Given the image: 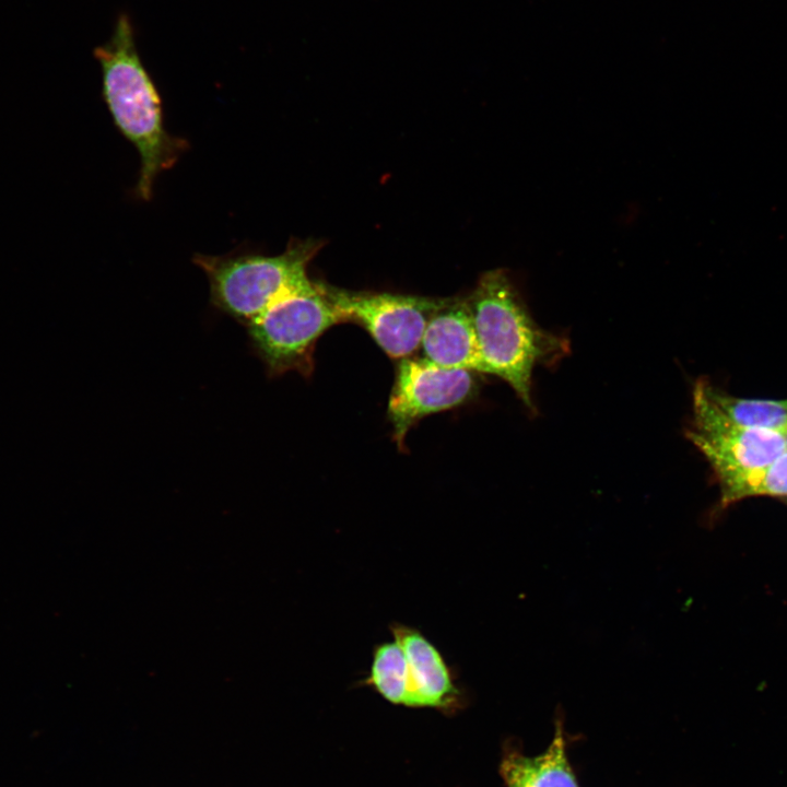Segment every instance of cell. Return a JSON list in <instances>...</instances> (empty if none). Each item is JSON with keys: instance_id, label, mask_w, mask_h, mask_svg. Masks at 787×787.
Segmentation results:
<instances>
[{"instance_id": "8", "label": "cell", "mask_w": 787, "mask_h": 787, "mask_svg": "<svg viewBox=\"0 0 787 787\" xmlns=\"http://www.w3.org/2000/svg\"><path fill=\"white\" fill-rule=\"evenodd\" d=\"M393 639L407 660V703L409 708H433L450 715L466 702L456 672L439 649L412 625L393 621L389 624Z\"/></svg>"}, {"instance_id": "9", "label": "cell", "mask_w": 787, "mask_h": 787, "mask_svg": "<svg viewBox=\"0 0 787 787\" xmlns=\"http://www.w3.org/2000/svg\"><path fill=\"white\" fill-rule=\"evenodd\" d=\"M420 349L423 357L443 367L484 373L466 298H444L426 325Z\"/></svg>"}, {"instance_id": "14", "label": "cell", "mask_w": 787, "mask_h": 787, "mask_svg": "<svg viewBox=\"0 0 787 787\" xmlns=\"http://www.w3.org/2000/svg\"><path fill=\"white\" fill-rule=\"evenodd\" d=\"M784 436H785V446H786V450H787V431L784 433Z\"/></svg>"}, {"instance_id": "3", "label": "cell", "mask_w": 787, "mask_h": 787, "mask_svg": "<svg viewBox=\"0 0 787 787\" xmlns=\"http://www.w3.org/2000/svg\"><path fill=\"white\" fill-rule=\"evenodd\" d=\"M320 247L315 239H296L275 256L196 254L192 261L207 275L212 306L246 327L283 294L309 280L307 266Z\"/></svg>"}, {"instance_id": "6", "label": "cell", "mask_w": 787, "mask_h": 787, "mask_svg": "<svg viewBox=\"0 0 787 787\" xmlns=\"http://www.w3.org/2000/svg\"><path fill=\"white\" fill-rule=\"evenodd\" d=\"M688 438L702 451L718 481L773 462L786 451L784 433L732 422L707 397L702 379L693 390Z\"/></svg>"}, {"instance_id": "7", "label": "cell", "mask_w": 787, "mask_h": 787, "mask_svg": "<svg viewBox=\"0 0 787 787\" xmlns=\"http://www.w3.org/2000/svg\"><path fill=\"white\" fill-rule=\"evenodd\" d=\"M474 372L447 368L425 357L399 360L389 396L387 415L399 449L409 430L426 415L456 408L477 390Z\"/></svg>"}, {"instance_id": "11", "label": "cell", "mask_w": 787, "mask_h": 787, "mask_svg": "<svg viewBox=\"0 0 787 787\" xmlns=\"http://www.w3.org/2000/svg\"><path fill=\"white\" fill-rule=\"evenodd\" d=\"M712 402L732 422L750 428L787 431V400H753L729 396L702 379Z\"/></svg>"}, {"instance_id": "10", "label": "cell", "mask_w": 787, "mask_h": 787, "mask_svg": "<svg viewBox=\"0 0 787 787\" xmlns=\"http://www.w3.org/2000/svg\"><path fill=\"white\" fill-rule=\"evenodd\" d=\"M500 774L506 787H579L567 755L563 716H556L553 739L542 753L529 756L506 749Z\"/></svg>"}, {"instance_id": "12", "label": "cell", "mask_w": 787, "mask_h": 787, "mask_svg": "<svg viewBox=\"0 0 787 787\" xmlns=\"http://www.w3.org/2000/svg\"><path fill=\"white\" fill-rule=\"evenodd\" d=\"M407 673L402 648L395 639L386 641L373 647L368 673L357 685L372 688L389 703L406 707Z\"/></svg>"}, {"instance_id": "5", "label": "cell", "mask_w": 787, "mask_h": 787, "mask_svg": "<svg viewBox=\"0 0 787 787\" xmlns=\"http://www.w3.org/2000/svg\"><path fill=\"white\" fill-rule=\"evenodd\" d=\"M342 322L362 326L391 359L411 356L421 345L428 320L444 298L361 292L318 282Z\"/></svg>"}, {"instance_id": "2", "label": "cell", "mask_w": 787, "mask_h": 787, "mask_svg": "<svg viewBox=\"0 0 787 787\" xmlns=\"http://www.w3.org/2000/svg\"><path fill=\"white\" fill-rule=\"evenodd\" d=\"M474 326L484 373L504 379L533 410L531 377L537 364L563 355L566 340L541 329L503 270L482 274L466 297Z\"/></svg>"}, {"instance_id": "1", "label": "cell", "mask_w": 787, "mask_h": 787, "mask_svg": "<svg viewBox=\"0 0 787 787\" xmlns=\"http://www.w3.org/2000/svg\"><path fill=\"white\" fill-rule=\"evenodd\" d=\"M94 56L101 67L102 94L113 121L140 156L133 193L149 201L156 177L173 167L189 144L165 128L158 91L140 59L133 26L126 14L118 16L110 39L96 47Z\"/></svg>"}, {"instance_id": "13", "label": "cell", "mask_w": 787, "mask_h": 787, "mask_svg": "<svg viewBox=\"0 0 787 787\" xmlns=\"http://www.w3.org/2000/svg\"><path fill=\"white\" fill-rule=\"evenodd\" d=\"M723 507L755 495H787V453L770 465L748 470L719 482Z\"/></svg>"}, {"instance_id": "4", "label": "cell", "mask_w": 787, "mask_h": 787, "mask_svg": "<svg viewBox=\"0 0 787 787\" xmlns=\"http://www.w3.org/2000/svg\"><path fill=\"white\" fill-rule=\"evenodd\" d=\"M342 322L318 282L310 279L286 292L245 328L249 345L268 377L296 372L308 377L319 337Z\"/></svg>"}]
</instances>
